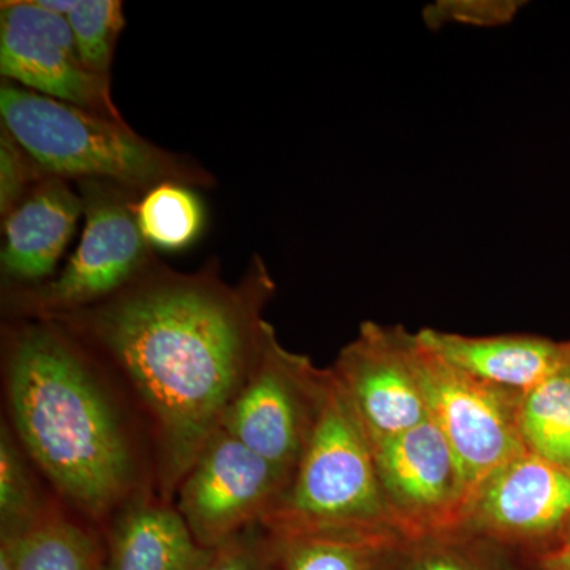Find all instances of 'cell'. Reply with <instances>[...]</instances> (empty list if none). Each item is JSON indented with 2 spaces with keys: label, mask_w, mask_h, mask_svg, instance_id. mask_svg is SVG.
Segmentation results:
<instances>
[{
  "label": "cell",
  "mask_w": 570,
  "mask_h": 570,
  "mask_svg": "<svg viewBox=\"0 0 570 570\" xmlns=\"http://www.w3.org/2000/svg\"><path fill=\"white\" fill-rule=\"evenodd\" d=\"M276 284L254 257L227 283L217 262L194 273L159 261L99 305L48 318L91 352L140 420L156 491L176 490L245 385L272 324Z\"/></svg>",
  "instance_id": "obj_1"
},
{
  "label": "cell",
  "mask_w": 570,
  "mask_h": 570,
  "mask_svg": "<svg viewBox=\"0 0 570 570\" xmlns=\"http://www.w3.org/2000/svg\"><path fill=\"white\" fill-rule=\"evenodd\" d=\"M7 420L63 508L104 530L124 505L157 493L148 438L129 401L80 341L52 321L3 333Z\"/></svg>",
  "instance_id": "obj_2"
},
{
  "label": "cell",
  "mask_w": 570,
  "mask_h": 570,
  "mask_svg": "<svg viewBox=\"0 0 570 570\" xmlns=\"http://www.w3.org/2000/svg\"><path fill=\"white\" fill-rule=\"evenodd\" d=\"M2 129L41 170L58 178L99 179L137 194L163 183L213 186L205 168L159 148L126 121L41 96L14 82L0 86Z\"/></svg>",
  "instance_id": "obj_3"
},
{
  "label": "cell",
  "mask_w": 570,
  "mask_h": 570,
  "mask_svg": "<svg viewBox=\"0 0 570 570\" xmlns=\"http://www.w3.org/2000/svg\"><path fill=\"white\" fill-rule=\"evenodd\" d=\"M264 524L281 535L400 534L379 482L373 441L332 370L321 414L287 494Z\"/></svg>",
  "instance_id": "obj_4"
},
{
  "label": "cell",
  "mask_w": 570,
  "mask_h": 570,
  "mask_svg": "<svg viewBox=\"0 0 570 570\" xmlns=\"http://www.w3.org/2000/svg\"><path fill=\"white\" fill-rule=\"evenodd\" d=\"M78 190L85 214L80 245L51 279L3 288V311L14 321H48L99 305L157 262L137 223L140 194L99 179L80 181Z\"/></svg>",
  "instance_id": "obj_5"
},
{
  "label": "cell",
  "mask_w": 570,
  "mask_h": 570,
  "mask_svg": "<svg viewBox=\"0 0 570 570\" xmlns=\"http://www.w3.org/2000/svg\"><path fill=\"white\" fill-rule=\"evenodd\" d=\"M330 367L288 351L275 326L266 333L245 385L225 414L223 430L294 479L316 426Z\"/></svg>",
  "instance_id": "obj_6"
},
{
  "label": "cell",
  "mask_w": 570,
  "mask_h": 570,
  "mask_svg": "<svg viewBox=\"0 0 570 570\" xmlns=\"http://www.w3.org/2000/svg\"><path fill=\"white\" fill-rule=\"evenodd\" d=\"M292 480L242 441L214 434L175 494V508L194 538L214 550L279 509Z\"/></svg>",
  "instance_id": "obj_7"
},
{
  "label": "cell",
  "mask_w": 570,
  "mask_h": 570,
  "mask_svg": "<svg viewBox=\"0 0 570 570\" xmlns=\"http://www.w3.org/2000/svg\"><path fill=\"white\" fill-rule=\"evenodd\" d=\"M414 360L430 420L455 452L474 497L483 480L527 450L519 428L521 396L450 366L420 343L417 333Z\"/></svg>",
  "instance_id": "obj_8"
},
{
  "label": "cell",
  "mask_w": 570,
  "mask_h": 570,
  "mask_svg": "<svg viewBox=\"0 0 570 570\" xmlns=\"http://www.w3.org/2000/svg\"><path fill=\"white\" fill-rule=\"evenodd\" d=\"M373 445L385 504L401 538L464 523L471 489L455 452L433 420Z\"/></svg>",
  "instance_id": "obj_9"
},
{
  "label": "cell",
  "mask_w": 570,
  "mask_h": 570,
  "mask_svg": "<svg viewBox=\"0 0 570 570\" xmlns=\"http://www.w3.org/2000/svg\"><path fill=\"white\" fill-rule=\"evenodd\" d=\"M0 73L41 96L124 121L110 78L85 66L67 18L37 0L0 3Z\"/></svg>",
  "instance_id": "obj_10"
},
{
  "label": "cell",
  "mask_w": 570,
  "mask_h": 570,
  "mask_svg": "<svg viewBox=\"0 0 570 570\" xmlns=\"http://www.w3.org/2000/svg\"><path fill=\"white\" fill-rule=\"evenodd\" d=\"M569 520L570 471L524 450L483 480L464 523L535 562L560 546Z\"/></svg>",
  "instance_id": "obj_11"
},
{
  "label": "cell",
  "mask_w": 570,
  "mask_h": 570,
  "mask_svg": "<svg viewBox=\"0 0 570 570\" xmlns=\"http://www.w3.org/2000/svg\"><path fill=\"white\" fill-rule=\"evenodd\" d=\"M330 370L344 389L373 444L430 420L414 360V333L365 322Z\"/></svg>",
  "instance_id": "obj_12"
},
{
  "label": "cell",
  "mask_w": 570,
  "mask_h": 570,
  "mask_svg": "<svg viewBox=\"0 0 570 570\" xmlns=\"http://www.w3.org/2000/svg\"><path fill=\"white\" fill-rule=\"evenodd\" d=\"M81 214V195L66 179L47 176L33 186L3 219V288L31 287L51 279Z\"/></svg>",
  "instance_id": "obj_13"
},
{
  "label": "cell",
  "mask_w": 570,
  "mask_h": 570,
  "mask_svg": "<svg viewBox=\"0 0 570 570\" xmlns=\"http://www.w3.org/2000/svg\"><path fill=\"white\" fill-rule=\"evenodd\" d=\"M417 337L423 346L461 373L520 396L542 384L570 358V341L528 333L468 336L423 328Z\"/></svg>",
  "instance_id": "obj_14"
},
{
  "label": "cell",
  "mask_w": 570,
  "mask_h": 570,
  "mask_svg": "<svg viewBox=\"0 0 570 570\" xmlns=\"http://www.w3.org/2000/svg\"><path fill=\"white\" fill-rule=\"evenodd\" d=\"M104 570H205V549L174 502L145 493L124 505L104 528Z\"/></svg>",
  "instance_id": "obj_15"
},
{
  "label": "cell",
  "mask_w": 570,
  "mask_h": 570,
  "mask_svg": "<svg viewBox=\"0 0 570 570\" xmlns=\"http://www.w3.org/2000/svg\"><path fill=\"white\" fill-rule=\"evenodd\" d=\"M373 570H535V564L463 523L393 540Z\"/></svg>",
  "instance_id": "obj_16"
},
{
  "label": "cell",
  "mask_w": 570,
  "mask_h": 570,
  "mask_svg": "<svg viewBox=\"0 0 570 570\" xmlns=\"http://www.w3.org/2000/svg\"><path fill=\"white\" fill-rule=\"evenodd\" d=\"M104 532L59 505L18 535L17 570H104Z\"/></svg>",
  "instance_id": "obj_17"
},
{
  "label": "cell",
  "mask_w": 570,
  "mask_h": 570,
  "mask_svg": "<svg viewBox=\"0 0 570 570\" xmlns=\"http://www.w3.org/2000/svg\"><path fill=\"white\" fill-rule=\"evenodd\" d=\"M26 455L7 420L0 425V534L22 535L47 519L58 498Z\"/></svg>",
  "instance_id": "obj_18"
},
{
  "label": "cell",
  "mask_w": 570,
  "mask_h": 570,
  "mask_svg": "<svg viewBox=\"0 0 570 570\" xmlns=\"http://www.w3.org/2000/svg\"><path fill=\"white\" fill-rule=\"evenodd\" d=\"M519 428L527 450L570 471V358L521 396Z\"/></svg>",
  "instance_id": "obj_19"
},
{
  "label": "cell",
  "mask_w": 570,
  "mask_h": 570,
  "mask_svg": "<svg viewBox=\"0 0 570 570\" xmlns=\"http://www.w3.org/2000/svg\"><path fill=\"white\" fill-rule=\"evenodd\" d=\"M135 212L142 238L165 253L194 246L205 230V206L186 184H157L138 198Z\"/></svg>",
  "instance_id": "obj_20"
},
{
  "label": "cell",
  "mask_w": 570,
  "mask_h": 570,
  "mask_svg": "<svg viewBox=\"0 0 570 570\" xmlns=\"http://www.w3.org/2000/svg\"><path fill=\"white\" fill-rule=\"evenodd\" d=\"M276 534V532H275ZM279 535L285 570H373L396 532H306Z\"/></svg>",
  "instance_id": "obj_21"
},
{
  "label": "cell",
  "mask_w": 570,
  "mask_h": 570,
  "mask_svg": "<svg viewBox=\"0 0 570 570\" xmlns=\"http://www.w3.org/2000/svg\"><path fill=\"white\" fill-rule=\"evenodd\" d=\"M81 61L92 73L110 78L112 56L126 18L119 0H78L67 14Z\"/></svg>",
  "instance_id": "obj_22"
},
{
  "label": "cell",
  "mask_w": 570,
  "mask_h": 570,
  "mask_svg": "<svg viewBox=\"0 0 570 570\" xmlns=\"http://www.w3.org/2000/svg\"><path fill=\"white\" fill-rule=\"evenodd\" d=\"M205 570H285L283 540L257 524L214 549Z\"/></svg>",
  "instance_id": "obj_23"
},
{
  "label": "cell",
  "mask_w": 570,
  "mask_h": 570,
  "mask_svg": "<svg viewBox=\"0 0 570 570\" xmlns=\"http://www.w3.org/2000/svg\"><path fill=\"white\" fill-rule=\"evenodd\" d=\"M524 6L519 0H438L423 9V21L431 31L450 24L499 28L515 20Z\"/></svg>",
  "instance_id": "obj_24"
},
{
  "label": "cell",
  "mask_w": 570,
  "mask_h": 570,
  "mask_svg": "<svg viewBox=\"0 0 570 570\" xmlns=\"http://www.w3.org/2000/svg\"><path fill=\"white\" fill-rule=\"evenodd\" d=\"M40 165L22 149L6 129L0 132V214L3 219L24 200L41 179Z\"/></svg>",
  "instance_id": "obj_25"
},
{
  "label": "cell",
  "mask_w": 570,
  "mask_h": 570,
  "mask_svg": "<svg viewBox=\"0 0 570 570\" xmlns=\"http://www.w3.org/2000/svg\"><path fill=\"white\" fill-rule=\"evenodd\" d=\"M18 535L0 534V570H17Z\"/></svg>",
  "instance_id": "obj_26"
},
{
  "label": "cell",
  "mask_w": 570,
  "mask_h": 570,
  "mask_svg": "<svg viewBox=\"0 0 570 570\" xmlns=\"http://www.w3.org/2000/svg\"><path fill=\"white\" fill-rule=\"evenodd\" d=\"M543 569L570 570V550H558L534 562Z\"/></svg>",
  "instance_id": "obj_27"
},
{
  "label": "cell",
  "mask_w": 570,
  "mask_h": 570,
  "mask_svg": "<svg viewBox=\"0 0 570 570\" xmlns=\"http://www.w3.org/2000/svg\"><path fill=\"white\" fill-rule=\"evenodd\" d=\"M43 9L67 17L77 7L78 0H37Z\"/></svg>",
  "instance_id": "obj_28"
},
{
  "label": "cell",
  "mask_w": 570,
  "mask_h": 570,
  "mask_svg": "<svg viewBox=\"0 0 570 570\" xmlns=\"http://www.w3.org/2000/svg\"><path fill=\"white\" fill-rule=\"evenodd\" d=\"M558 550H570V520L568 527H566L564 534H562L560 546H558L553 551ZM553 551H550V553H553Z\"/></svg>",
  "instance_id": "obj_29"
},
{
  "label": "cell",
  "mask_w": 570,
  "mask_h": 570,
  "mask_svg": "<svg viewBox=\"0 0 570 570\" xmlns=\"http://www.w3.org/2000/svg\"><path fill=\"white\" fill-rule=\"evenodd\" d=\"M535 570H557V569H543V568H539V566H535Z\"/></svg>",
  "instance_id": "obj_30"
}]
</instances>
